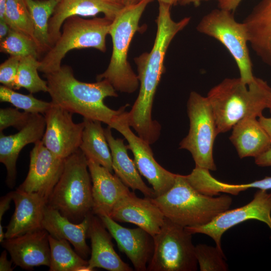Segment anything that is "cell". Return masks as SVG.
Returning a JSON list of instances; mask_svg holds the SVG:
<instances>
[{
	"label": "cell",
	"instance_id": "1",
	"mask_svg": "<svg viewBox=\"0 0 271 271\" xmlns=\"http://www.w3.org/2000/svg\"><path fill=\"white\" fill-rule=\"evenodd\" d=\"M171 6L159 3V14L156 22L157 31L151 51L134 58L137 66L140 83L138 96L126 118L130 127L138 136L150 145L159 138L160 123L152 118L153 101L161 76L165 71L164 62L166 53L174 37L189 23L191 18L186 17L174 21L171 16Z\"/></svg>",
	"mask_w": 271,
	"mask_h": 271
},
{
	"label": "cell",
	"instance_id": "2",
	"mask_svg": "<svg viewBox=\"0 0 271 271\" xmlns=\"http://www.w3.org/2000/svg\"><path fill=\"white\" fill-rule=\"evenodd\" d=\"M45 77L52 103L84 118L98 120L109 126L128 105L116 110L110 108L104 100L118 96L113 86L104 79L94 83L80 81L68 65H61L57 70L45 74Z\"/></svg>",
	"mask_w": 271,
	"mask_h": 271
},
{
	"label": "cell",
	"instance_id": "3",
	"mask_svg": "<svg viewBox=\"0 0 271 271\" xmlns=\"http://www.w3.org/2000/svg\"><path fill=\"white\" fill-rule=\"evenodd\" d=\"M270 94L271 87L267 83L256 77L249 84L240 77L227 78L212 87L207 97L218 134L229 131L244 117L262 115Z\"/></svg>",
	"mask_w": 271,
	"mask_h": 271
},
{
	"label": "cell",
	"instance_id": "4",
	"mask_svg": "<svg viewBox=\"0 0 271 271\" xmlns=\"http://www.w3.org/2000/svg\"><path fill=\"white\" fill-rule=\"evenodd\" d=\"M165 217L183 227L202 225L229 209L232 199L203 194L193 187L185 175L177 174L173 186L164 194L151 198Z\"/></svg>",
	"mask_w": 271,
	"mask_h": 271
},
{
	"label": "cell",
	"instance_id": "5",
	"mask_svg": "<svg viewBox=\"0 0 271 271\" xmlns=\"http://www.w3.org/2000/svg\"><path fill=\"white\" fill-rule=\"evenodd\" d=\"M153 0H142L124 7L112 22L109 35L112 52L107 69L96 77L97 81L107 80L116 91L131 93L140 83L127 60L128 48L133 36L139 31V22L147 5Z\"/></svg>",
	"mask_w": 271,
	"mask_h": 271
},
{
	"label": "cell",
	"instance_id": "6",
	"mask_svg": "<svg viewBox=\"0 0 271 271\" xmlns=\"http://www.w3.org/2000/svg\"><path fill=\"white\" fill-rule=\"evenodd\" d=\"M91 179L87 159L79 149L65 159L63 172L47 205L78 223L92 212Z\"/></svg>",
	"mask_w": 271,
	"mask_h": 271
},
{
	"label": "cell",
	"instance_id": "7",
	"mask_svg": "<svg viewBox=\"0 0 271 271\" xmlns=\"http://www.w3.org/2000/svg\"><path fill=\"white\" fill-rule=\"evenodd\" d=\"M112 22L105 17L86 19L72 16L67 19L60 36L40 60L39 71L45 74L57 70L66 54L73 49L92 48L105 52L106 37Z\"/></svg>",
	"mask_w": 271,
	"mask_h": 271
},
{
	"label": "cell",
	"instance_id": "8",
	"mask_svg": "<svg viewBox=\"0 0 271 271\" xmlns=\"http://www.w3.org/2000/svg\"><path fill=\"white\" fill-rule=\"evenodd\" d=\"M196 29L226 48L234 59L243 82L249 84L254 80L247 30L243 22L235 20L232 12L220 8L213 10L201 19Z\"/></svg>",
	"mask_w": 271,
	"mask_h": 271
},
{
	"label": "cell",
	"instance_id": "9",
	"mask_svg": "<svg viewBox=\"0 0 271 271\" xmlns=\"http://www.w3.org/2000/svg\"><path fill=\"white\" fill-rule=\"evenodd\" d=\"M190 121L188 134L179 144V148L188 151L195 167L215 171L213 146L218 134L213 112L207 97L191 92L187 103Z\"/></svg>",
	"mask_w": 271,
	"mask_h": 271
},
{
	"label": "cell",
	"instance_id": "10",
	"mask_svg": "<svg viewBox=\"0 0 271 271\" xmlns=\"http://www.w3.org/2000/svg\"><path fill=\"white\" fill-rule=\"evenodd\" d=\"M192 235L184 227L165 218L160 231L153 236L154 251L147 270H197Z\"/></svg>",
	"mask_w": 271,
	"mask_h": 271
},
{
	"label": "cell",
	"instance_id": "11",
	"mask_svg": "<svg viewBox=\"0 0 271 271\" xmlns=\"http://www.w3.org/2000/svg\"><path fill=\"white\" fill-rule=\"evenodd\" d=\"M120 133L128 143L133 161L140 172L152 185L155 197L168 191L174 185L177 174L162 167L155 160L150 144L130 129L126 111L121 112L109 126Z\"/></svg>",
	"mask_w": 271,
	"mask_h": 271
},
{
	"label": "cell",
	"instance_id": "12",
	"mask_svg": "<svg viewBox=\"0 0 271 271\" xmlns=\"http://www.w3.org/2000/svg\"><path fill=\"white\" fill-rule=\"evenodd\" d=\"M250 219L265 223L271 230V193L259 190L247 204L226 210L206 224L185 228L192 234L201 233L209 236L214 240L216 246L223 251L221 240L223 233L230 228Z\"/></svg>",
	"mask_w": 271,
	"mask_h": 271
},
{
	"label": "cell",
	"instance_id": "13",
	"mask_svg": "<svg viewBox=\"0 0 271 271\" xmlns=\"http://www.w3.org/2000/svg\"><path fill=\"white\" fill-rule=\"evenodd\" d=\"M72 114L53 103L44 114L46 128L41 142L62 159L77 152L81 142L84 123L74 122Z\"/></svg>",
	"mask_w": 271,
	"mask_h": 271
},
{
	"label": "cell",
	"instance_id": "14",
	"mask_svg": "<svg viewBox=\"0 0 271 271\" xmlns=\"http://www.w3.org/2000/svg\"><path fill=\"white\" fill-rule=\"evenodd\" d=\"M64 162L65 159L55 155L41 141L36 143L30 153L28 173L18 188L37 193L48 202L63 172Z\"/></svg>",
	"mask_w": 271,
	"mask_h": 271
},
{
	"label": "cell",
	"instance_id": "15",
	"mask_svg": "<svg viewBox=\"0 0 271 271\" xmlns=\"http://www.w3.org/2000/svg\"><path fill=\"white\" fill-rule=\"evenodd\" d=\"M98 217L115 240L120 251L129 259L134 269L137 271L147 270L154 251L153 236L139 227H124L107 215Z\"/></svg>",
	"mask_w": 271,
	"mask_h": 271
},
{
	"label": "cell",
	"instance_id": "16",
	"mask_svg": "<svg viewBox=\"0 0 271 271\" xmlns=\"http://www.w3.org/2000/svg\"><path fill=\"white\" fill-rule=\"evenodd\" d=\"M46 128L44 115L31 114L28 123L14 134L0 132V162L7 170L6 183L11 188L16 184V164L21 150L27 145L41 141Z\"/></svg>",
	"mask_w": 271,
	"mask_h": 271
},
{
	"label": "cell",
	"instance_id": "17",
	"mask_svg": "<svg viewBox=\"0 0 271 271\" xmlns=\"http://www.w3.org/2000/svg\"><path fill=\"white\" fill-rule=\"evenodd\" d=\"M109 217L116 222L134 224L153 236L160 231L166 218L151 198H139L132 192L118 202Z\"/></svg>",
	"mask_w": 271,
	"mask_h": 271
},
{
	"label": "cell",
	"instance_id": "18",
	"mask_svg": "<svg viewBox=\"0 0 271 271\" xmlns=\"http://www.w3.org/2000/svg\"><path fill=\"white\" fill-rule=\"evenodd\" d=\"M49 233L41 229L6 238L1 243L10 253L13 262L26 269L35 266H49L50 260Z\"/></svg>",
	"mask_w": 271,
	"mask_h": 271
},
{
	"label": "cell",
	"instance_id": "19",
	"mask_svg": "<svg viewBox=\"0 0 271 271\" xmlns=\"http://www.w3.org/2000/svg\"><path fill=\"white\" fill-rule=\"evenodd\" d=\"M124 6L114 0H60L51 17L49 35L51 47L61 35L64 21L72 16L91 17L99 13L113 21Z\"/></svg>",
	"mask_w": 271,
	"mask_h": 271
},
{
	"label": "cell",
	"instance_id": "20",
	"mask_svg": "<svg viewBox=\"0 0 271 271\" xmlns=\"http://www.w3.org/2000/svg\"><path fill=\"white\" fill-rule=\"evenodd\" d=\"M87 161L92 181V213L109 216L118 202L130 191L116 175L91 160Z\"/></svg>",
	"mask_w": 271,
	"mask_h": 271
},
{
	"label": "cell",
	"instance_id": "21",
	"mask_svg": "<svg viewBox=\"0 0 271 271\" xmlns=\"http://www.w3.org/2000/svg\"><path fill=\"white\" fill-rule=\"evenodd\" d=\"M13 192L15 209L7 226L5 239L43 229V220L47 201L36 193L18 188Z\"/></svg>",
	"mask_w": 271,
	"mask_h": 271
},
{
	"label": "cell",
	"instance_id": "22",
	"mask_svg": "<svg viewBox=\"0 0 271 271\" xmlns=\"http://www.w3.org/2000/svg\"><path fill=\"white\" fill-rule=\"evenodd\" d=\"M100 218L91 213L87 232L91 241V256L89 265L92 268H101L109 271H132L113 248L112 236Z\"/></svg>",
	"mask_w": 271,
	"mask_h": 271
},
{
	"label": "cell",
	"instance_id": "23",
	"mask_svg": "<svg viewBox=\"0 0 271 271\" xmlns=\"http://www.w3.org/2000/svg\"><path fill=\"white\" fill-rule=\"evenodd\" d=\"M91 213L82 221L76 223L62 215L58 210L47 204L44 211L43 228L57 239L68 241L73 245L75 251L85 259L91 253L86 243V238Z\"/></svg>",
	"mask_w": 271,
	"mask_h": 271
},
{
	"label": "cell",
	"instance_id": "24",
	"mask_svg": "<svg viewBox=\"0 0 271 271\" xmlns=\"http://www.w3.org/2000/svg\"><path fill=\"white\" fill-rule=\"evenodd\" d=\"M243 23L251 48L264 63L271 66V0H260Z\"/></svg>",
	"mask_w": 271,
	"mask_h": 271
},
{
	"label": "cell",
	"instance_id": "25",
	"mask_svg": "<svg viewBox=\"0 0 271 271\" xmlns=\"http://www.w3.org/2000/svg\"><path fill=\"white\" fill-rule=\"evenodd\" d=\"M232 129L229 140L241 159L255 158L271 147L270 137L256 117H244Z\"/></svg>",
	"mask_w": 271,
	"mask_h": 271
},
{
	"label": "cell",
	"instance_id": "26",
	"mask_svg": "<svg viewBox=\"0 0 271 271\" xmlns=\"http://www.w3.org/2000/svg\"><path fill=\"white\" fill-rule=\"evenodd\" d=\"M109 126L104 128L105 134L111 152L113 171L127 187L139 190L145 197H155L153 188L148 187L142 179L134 164L128 156L127 146L124 140L115 139Z\"/></svg>",
	"mask_w": 271,
	"mask_h": 271
},
{
	"label": "cell",
	"instance_id": "27",
	"mask_svg": "<svg viewBox=\"0 0 271 271\" xmlns=\"http://www.w3.org/2000/svg\"><path fill=\"white\" fill-rule=\"evenodd\" d=\"M84 127L79 149L91 160L113 171L112 157L101 122L84 118Z\"/></svg>",
	"mask_w": 271,
	"mask_h": 271
},
{
	"label": "cell",
	"instance_id": "28",
	"mask_svg": "<svg viewBox=\"0 0 271 271\" xmlns=\"http://www.w3.org/2000/svg\"><path fill=\"white\" fill-rule=\"evenodd\" d=\"M60 0H25L34 27L35 41L40 55L51 48L49 24L55 9Z\"/></svg>",
	"mask_w": 271,
	"mask_h": 271
},
{
	"label": "cell",
	"instance_id": "29",
	"mask_svg": "<svg viewBox=\"0 0 271 271\" xmlns=\"http://www.w3.org/2000/svg\"><path fill=\"white\" fill-rule=\"evenodd\" d=\"M49 242L50 271H75L79 266L89 264L88 261L72 249L68 241L49 234Z\"/></svg>",
	"mask_w": 271,
	"mask_h": 271
},
{
	"label": "cell",
	"instance_id": "30",
	"mask_svg": "<svg viewBox=\"0 0 271 271\" xmlns=\"http://www.w3.org/2000/svg\"><path fill=\"white\" fill-rule=\"evenodd\" d=\"M40 66V60L33 56L21 58L15 82L14 90L24 88L32 94L41 91L48 92L47 81L42 79L38 74Z\"/></svg>",
	"mask_w": 271,
	"mask_h": 271
},
{
	"label": "cell",
	"instance_id": "31",
	"mask_svg": "<svg viewBox=\"0 0 271 271\" xmlns=\"http://www.w3.org/2000/svg\"><path fill=\"white\" fill-rule=\"evenodd\" d=\"M4 20L11 29L35 41L33 22L25 0H7Z\"/></svg>",
	"mask_w": 271,
	"mask_h": 271
},
{
	"label": "cell",
	"instance_id": "32",
	"mask_svg": "<svg viewBox=\"0 0 271 271\" xmlns=\"http://www.w3.org/2000/svg\"><path fill=\"white\" fill-rule=\"evenodd\" d=\"M0 51L11 56L23 58L33 56L40 57L35 41L29 36L11 29L7 37L0 41Z\"/></svg>",
	"mask_w": 271,
	"mask_h": 271
},
{
	"label": "cell",
	"instance_id": "33",
	"mask_svg": "<svg viewBox=\"0 0 271 271\" xmlns=\"http://www.w3.org/2000/svg\"><path fill=\"white\" fill-rule=\"evenodd\" d=\"M0 101L8 102L16 108L31 114H45L52 103L38 99L32 93L24 94L4 85L0 86Z\"/></svg>",
	"mask_w": 271,
	"mask_h": 271
},
{
	"label": "cell",
	"instance_id": "34",
	"mask_svg": "<svg viewBox=\"0 0 271 271\" xmlns=\"http://www.w3.org/2000/svg\"><path fill=\"white\" fill-rule=\"evenodd\" d=\"M195 252L201 271H226L228 266L223 251L216 246L199 244L195 246Z\"/></svg>",
	"mask_w": 271,
	"mask_h": 271
},
{
	"label": "cell",
	"instance_id": "35",
	"mask_svg": "<svg viewBox=\"0 0 271 271\" xmlns=\"http://www.w3.org/2000/svg\"><path fill=\"white\" fill-rule=\"evenodd\" d=\"M31 113L20 111L17 108L6 107L0 109V132L12 126L20 130L28 122Z\"/></svg>",
	"mask_w": 271,
	"mask_h": 271
},
{
	"label": "cell",
	"instance_id": "36",
	"mask_svg": "<svg viewBox=\"0 0 271 271\" xmlns=\"http://www.w3.org/2000/svg\"><path fill=\"white\" fill-rule=\"evenodd\" d=\"M20 58L11 56L0 65V82L2 85L14 89Z\"/></svg>",
	"mask_w": 271,
	"mask_h": 271
},
{
	"label": "cell",
	"instance_id": "37",
	"mask_svg": "<svg viewBox=\"0 0 271 271\" xmlns=\"http://www.w3.org/2000/svg\"><path fill=\"white\" fill-rule=\"evenodd\" d=\"M250 188H256L266 191L271 189V177H265L261 180L246 184H231L226 183L225 185L226 192L234 195H237L240 192Z\"/></svg>",
	"mask_w": 271,
	"mask_h": 271
},
{
	"label": "cell",
	"instance_id": "38",
	"mask_svg": "<svg viewBox=\"0 0 271 271\" xmlns=\"http://www.w3.org/2000/svg\"><path fill=\"white\" fill-rule=\"evenodd\" d=\"M218 8L233 13L242 0H217Z\"/></svg>",
	"mask_w": 271,
	"mask_h": 271
},
{
	"label": "cell",
	"instance_id": "39",
	"mask_svg": "<svg viewBox=\"0 0 271 271\" xmlns=\"http://www.w3.org/2000/svg\"><path fill=\"white\" fill-rule=\"evenodd\" d=\"M13 192H10L1 198L0 200V224L5 212L9 209L10 204L13 200Z\"/></svg>",
	"mask_w": 271,
	"mask_h": 271
},
{
	"label": "cell",
	"instance_id": "40",
	"mask_svg": "<svg viewBox=\"0 0 271 271\" xmlns=\"http://www.w3.org/2000/svg\"><path fill=\"white\" fill-rule=\"evenodd\" d=\"M255 163L260 167H271V147L265 152L254 158Z\"/></svg>",
	"mask_w": 271,
	"mask_h": 271
},
{
	"label": "cell",
	"instance_id": "41",
	"mask_svg": "<svg viewBox=\"0 0 271 271\" xmlns=\"http://www.w3.org/2000/svg\"><path fill=\"white\" fill-rule=\"evenodd\" d=\"M13 260H9L7 258V252L3 251L0 256V270L12 271L14 269L12 267Z\"/></svg>",
	"mask_w": 271,
	"mask_h": 271
},
{
	"label": "cell",
	"instance_id": "42",
	"mask_svg": "<svg viewBox=\"0 0 271 271\" xmlns=\"http://www.w3.org/2000/svg\"><path fill=\"white\" fill-rule=\"evenodd\" d=\"M258 119L271 138V117H266L262 115Z\"/></svg>",
	"mask_w": 271,
	"mask_h": 271
},
{
	"label": "cell",
	"instance_id": "43",
	"mask_svg": "<svg viewBox=\"0 0 271 271\" xmlns=\"http://www.w3.org/2000/svg\"><path fill=\"white\" fill-rule=\"evenodd\" d=\"M11 28L5 20H0V41L8 35Z\"/></svg>",
	"mask_w": 271,
	"mask_h": 271
},
{
	"label": "cell",
	"instance_id": "44",
	"mask_svg": "<svg viewBox=\"0 0 271 271\" xmlns=\"http://www.w3.org/2000/svg\"><path fill=\"white\" fill-rule=\"evenodd\" d=\"M204 1L205 0H179L178 3L183 6L193 4L195 6H198L201 2Z\"/></svg>",
	"mask_w": 271,
	"mask_h": 271
},
{
	"label": "cell",
	"instance_id": "45",
	"mask_svg": "<svg viewBox=\"0 0 271 271\" xmlns=\"http://www.w3.org/2000/svg\"><path fill=\"white\" fill-rule=\"evenodd\" d=\"M7 0H0V20L5 19Z\"/></svg>",
	"mask_w": 271,
	"mask_h": 271
},
{
	"label": "cell",
	"instance_id": "46",
	"mask_svg": "<svg viewBox=\"0 0 271 271\" xmlns=\"http://www.w3.org/2000/svg\"><path fill=\"white\" fill-rule=\"evenodd\" d=\"M141 1L142 0H118L124 7L136 5Z\"/></svg>",
	"mask_w": 271,
	"mask_h": 271
},
{
	"label": "cell",
	"instance_id": "47",
	"mask_svg": "<svg viewBox=\"0 0 271 271\" xmlns=\"http://www.w3.org/2000/svg\"><path fill=\"white\" fill-rule=\"evenodd\" d=\"M159 3H164L170 6L176 5L179 0H157Z\"/></svg>",
	"mask_w": 271,
	"mask_h": 271
},
{
	"label": "cell",
	"instance_id": "48",
	"mask_svg": "<svg viewBox=\"0 0 271 271\" xmlns=\"http://www.w3.org/2000/svg\"><path fill=\"white\" fill-rule=\"evenodd\" d=\"M267 108L269 109V112L271 113V94L268 101Z\"/></svg>",
	"mask_w": 271,
	"mask_h": 271
},
{
	"label": "cell",
	"instance_id": "49",
	"mask_svg": "<svg viewBox=\"0 0 271 271\" xmlns=\"http://www.w3.org/2000/svg\"><path fill=\"white\" fill-rule=\"evenodd\" d=\"M114 1H117V2H119L118 0H114ZM120 4H121V3H120Z\"/></svg>",
	"mask_w": 271,
	"mask_h": 271
},
{
	"label": "cell",
	"instance_id": "50",
	"mask_svg": "<svg viewBox=\"0 0 271 271\" xmlns=\"http://www.w3.org/2000/svg\"><path fill=\"white\" fill-rule=\"evenodd\" d=\"M209 1V0H205V1Z\"/></svg>",
	"mask_w": 271,
	"mask_h": 271
}]
</instances>
